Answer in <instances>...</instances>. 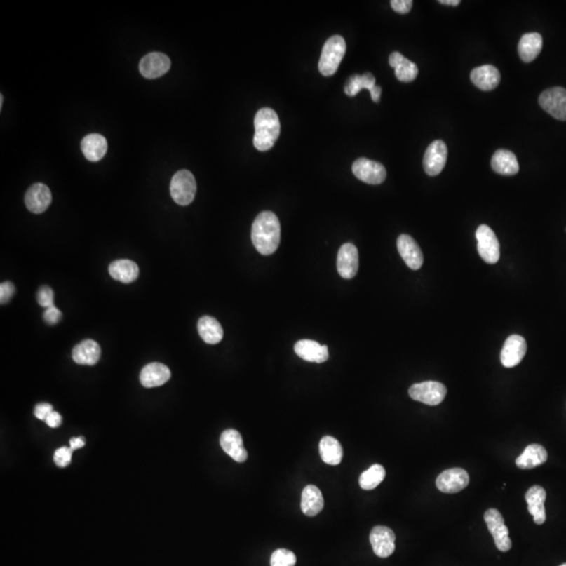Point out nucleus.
Returning a JSON list of instances; mask_svg holds the SVG:
<instances>
[{
	"label": "nucleus",
	"mask_w": 566,
	"mask_h": 566,
	"mask_svg": "<svg viewBox=\"0 0 566 566\" xmlns=\"http://www.w3.org/2000/svg\"><path fill=\"white\" fill-rule=\"evenodd\" d=\"M448 159V148L442 140L430 144L424 156V170L430 177H436L444 170Z\"/></svg>",
	"instance_id": "8"
},
{
	"label": "nucleus",
	"mask_w": 566,
	"mask_h": 566,
	"mask_svg": "<svg viewBox=\"0 0 566 566\" xmlns=\"http://www.w3.org/2000/svg\"><path fill=\"white\" fill-rule=\"evenodd\" d=\"M199 336L208 344H217L224 338V330L215 318L203 316L197 324Z\"/></svg>",
	"instance_id": "32"
},
{
	"label": "nucleus",
	"mask_w": 566,
	"mask_h": 566,
	"mask_svg": "<svg viewBox=\"0 0 566 566\" xmlns=\"http://www.w3.org/2000/svg\"><path fill=\"white\" fill-rule=\"evenodd\" d=\"M110 276L114 281L123 283H131L137 281L140 274V269L135 262L129 260H120L112 262L109 266Z\"/></svg>",
	"instance_id": "30"
},
{
	"label": "nucleus",
	"mask_w": 566,
	"mask_h": 566,
	"mask_svg": "<svg viewBox=\"0 0 566 566\" xmlns=\"http://www.w3.org/2000/svg\"><path fill=\"white\" fill-rule=\"evenodd\" d=\"M220 447L237 463H245L247 461L248 452L243 447L241 434L237 430L228 429L222 432L220 436Z\"/></svg>",
	"instance_id": "19"
},
{
	"label": "nucleus",
	"mask_w": 566,
	"mask_h": 566,
	"mask_svg": "<svg viewBox=\"0 0 566 566\" xmlns=\"http://www.w3.org/2000/svg\"><path fill=\"white\" fill-rule=\"evenodd\" d=\"M485 521L487 529L495 541L496 548L500 552H508L512 548L508 527L504 523V517L496 508H489L485 513Z\"/></svg>",
	"instance_id": "7"
},
{
	"label": "nucleus",
	"mask_w": 566,
	"mask_h": 566,
	"mask_svg": "<svg viewBox=\"0 0 566 566\" xmlns=\"http://www.w3.org/2000/svg\"><path fill=\"white\" fill-rule=\"evenodd\" d=\"M447 388L440 382L427 381L415 384L409 388V396L417 402L429 406H438L446 398Z\"/></svg>",
	"instance_id": "6"
},
{
	"label": "nucleus",
	"mask_w": 566,
	"mask_h": 566,
	"mask_svg": "<svg viewBox=\"0 0 566 566\" xmlns=\"http://www.w3.org/2000/svg\"><path fill=\"white\" fill-rule=\"evenodd\" d=\"M527 351L525 339L519 335H512L504 342L501 353H500V361L504 368H515L523 361Z\"/></svg>",
	"instance_id": "12"
},
{
	"label": "nucleus",
	"mask_w": 566,
	"mask_h": 566,
	"mask_svg": "<svg viewBox=\"0 0 566 566\" xmlns=\"http://www.w3.org/2000/svg\"><path fill=\"white\" fill-rule=\"evenodd\" d=\"M61 318H62V313L57 309L56 306H50L46 309V311L43 314V319L46 323L50 324V325H55V324L58 323L60 321Z\"/></svg>",
	"instance_id": "38"
},
{
	"label": "nucleus",
	"mask_w": 566,
	"mask_h": 566,
	"mask_svg": "<svg viewBox=\"0 0 566 566\" xmlns=\"http://www.w3.org/2000/svg\"><path fill=\"white\" fill-rule=\"evenodd\" d=\"M390 67L396 71V77L400 82H412L419 75V69L412 61L405 58L400 53L393 52L389 56Z\"/></svg>",
	"instance_id": "26"
},
{
	"label": "nucleus",
	"mask_w": 566,
	"mask_h": 566,
	"mask_svg": "<svg viewBox=\"0 0 566 566\" xmlns=\"http://www.w3.org/2000/svg\"><path fill=\"white\" fill-rule=\"evenodd\" d=\"M391 8L398 14H407L412 8V0H392Z\"/></svg>",
	"instance_id": "40"
},
{
	"label": "nucleus",
	"mask_w": 566,
	"mask_h": 566,
	"mask_svg": "<svg viewBox=\"0 0 566 566\" xmlns=\"http://www.w3.org/2000/svg\"><path fill=\"white\" fill-rule=\"evenodd\" d=\"M25 203L32 213H43L52 203V192L44 184H34L25 193Z\"/></svg>",
	"instance_id": "18"
},
{
	"label": "nucleus",
	"mask_w": 566,
	"mask_h": 566,
	"mask_svg": "<svg viewBox=\"0 0 566 566\" xmlns=\"http://www.w3.org/2000/svg\"><path fill=\"white\" fill-rule=\"evenodd\" d=\"M324 506L323 496L319 487L309 485L303 489L301 496V510L306 516L314 517L321 512Z\"/></svg>",
	"instance_id": "28"
},
{
	"label": "nucleus",
	"mask_w": 566,
	"mask_h": 566,
	"mask_svg": "<svg viewBox=\"0 0 566 566\" xmlns=\"http://www.w3.org/2000/svg\"><path fill=\"white\" fill-rule=\"evenodd\" d=\"M296 562L294 553L284 548L275 551L271 556V566H295Z\"/></svg>",
	"instance_id": "35"
},
{
	"label": "nucleus",
	"mask_w": 566,
	"mask_h": 566,
	"mask_svg": "<svg viewBox=\"0 0 566 566\" xmlns=\"http://www.w3.org/2000/svg\"><path fill=\"white\" fill-rule=\"evenodd\" d=\"M171 61L162 53H150L142 58L140 72L147 79H156L165 75L170 69Z\"/></svg>",
	"instance_id": "16"
},
{
	"label": "nucleus",
	"mask_w": 566,
	"mask_h": 566,
	"mask_svg": "<svg viewBox=\"0 0 566 566\" xmlns=\"http://www.w3.org/2000/svg\"><path fill=\"white\" fill-rule=\"evenodd\" d=\"M398 251L405 264L411 270H419L424 264V255L417 241L407 234H402L396 241Z\"/></svg>",
	"instance_id": "15"
},
{
	"label": "nucleus",
	"mask_w": 566,
	"mask_h": 566,
	"mask_svg": "<svg viewBox=\"0 0 566 566\" xmlns=\"http://www.w3.org/2000/svg\"><path fill=\"white\" fill-rule=\"evenodd\" d=\"M53 411H54V409H53L52 405L48 404V403H40V404H38L37 406L35 407L34 415H35V417H37L38 419L46 421L48 415H50Z\"/></svg>",
	"instance_id": "41"
},
{
	"label": "nucleus",
	"mask_w": 566,
	"mask_h": 566,
	"mask_svg": "<svg viewBox=\"0 0 566 566\" xmlns=\"http://www.w3.org/2000/svg\"><path fill=\"white\" fill-rule=\"evenodd\" d=\"M560 566H566V563H565V565H560Z\"/></svg>",
	"instance_id": "45"
},
{
	"label": "nucleus",
	"mask_w": 566,
	"mask_h": 566,
	"mask_svg": "<svg viewBox=\"0 0 566 566\" xmlns=\"http://www.w3.org/2000/svg\"><path fill=\"white\" fill-rule=\"evenodd\" d=\"M295 353L301 359L313 363H324L328 359V349L313 340H300L295 344Z\"/></svg>",
	"instance_id": "22"
},
{
	"label": "nucleus",
	"mask_w": 566,
	"mask_h": 566,
	"mask_svg": "<svg viewBox=\"0 0 566 566\" xmlns=\"http://www.w3.org/2000/svg\"><path fill=\"white\" fill-rule=\"evenodd\" d=\"M470 477L466 470L461 468H452L438 475L436 487L443 493H459L469 485Z\"/></svg>",
	"instance_id": "11"
},
{
	"label": "nucleus",
	"mask_w": 566,
	"mask_h": 566,
	"mask_svg": "<svg viewBox=\"0 0 566 566\" xmlns=\"http://www.w3.org/2000/svg\"><path fill=\"white\" fill-rule=\"evenodd\" d=\"M548 461V452L541 445L532 444L527 446L520 457H517L516 466L519 469H533L544 465Z\"/></svg>",
	"instance_id": "29"
},
{
	"label": "nucleus",
	"mask_w": 566,
	"mask_h": 566,
	"mask_svg": "<svg viewBox=\"0 0 566 566\" xmlns=\"http://www.w3.org/2000/svg\"><path fill=\"white\" fill-rule=\"evenodd\" d=\"M475 236L477 250L483 262L489 264H497L500 258V245L494 231L487 224H480L477 228Z\"/></svg>",
	"instance_id": "5"
},
{
	"label": "nucleus",
	"mask_w": 566,
	"mask_h": 566,
	"mask_svg": "<svg viewBox=\"0 0 566 566\" xmlns=\"http://www.w3.org/2000/svg\"><path fill=\"white\" fill-rule=\"evenodd\" d=\"M255 135H254V146L260 151H267L276 143L281 135V121L276 112L272 108H262L256 114Z\"/></svg>",
	"instance_id": "2"
},
{
	"label": "nucleus",
	"mask_w": 566,
	"mask_h": 566,
	"mask_svg": "<svg viewBox=\"0 0 566 566\" xmlns=\"http://www.w3.org/2000/svg\"><path fill=\"white\" fill-rule=\"evenodd\" d=\"M14 284L10 283V281H6V283L0 284V301H1V304L8 303L11 298L14 296Z\"/></svg>",
	"instance_id": "39"
},
{
	"label": "nucleus",
	"mask_w": 566,
	"mask_h": 566,
	"mask_svg": "<svg viewBox=\"0 0 566 566\" xmlns=\"http://www.w3.org/2000/svg\"><path fill=\"white\" fill-rule=\"evenodd\" d=\"M195 193L196 181L190 171L181 170L173 175L170 183V194L177 205H190L194 199Z\"/></svg>",
	"instance_id": "4"
},
{
	"label": "nucleus",
	"mask_w": 566,
	"mask_h": 566,
	"mask_svg": "<svg viewBox=\"0 0 566 566\" xmlns=\"http://www.w3.org/2000/svg\"><path fill=\"white\" fill-rule=\"evenodd\" d=\"M44 422H46L48 427L58 428L59 426L62 424V417H61V415H59L58 412H56V411H53V412L48 415V419Z\"/></svg>",
	"instance_id": "42"
},
{
	"label": "nucleus",
	"mask_w": 566,
	"mask_h": 566,
	"mask_svg": "<svg viewBox=\"0 0 566 566\" xmlns=\"http://www.w3.org/2000/svg\"><path fill=\"white\" fill-rule=\"evenodd\" d=\"M337 269L342 278L351 279L359 270V252L353 243H345L340 248L337 258Z\"/></svg>",
	"instance_id": "14"
},
{
	"label": "nucleus",
	"mask_w": 566,
	"mask_h": 566,
	"mask_svg": "<svg viewBox=\"0 0 566 566\" xmlns=\"http://www.w3.org/2000/svg\"><path fill=\"white\" fill-rule=\"evenodd\" d=\"M546 499V492L540 485H533L525 494L527 508L530 514L533 516L534 523L536 525H541L546 523V514L544 502Z\"/></svg>",
	"instance_id": "21"
},
{
	"label": "nucleus",
	"mask_w": 566,
	"mask_h": 566,
	"mask_svg": "<svg viewBox=\"0 0 566 566\" xmlns=\"http://www.w3.org/2000/svg\"><path fill=\"white\" fill-rule=\"evenodd\" d=\"M37 301L42 307L54 306V292L50 286L43 285L38 290Z\"/></svg>",
	"instance_id": "36"
},
{
	"label": "nucleus",
	"mask_w": 566,
	"mask_h": 566,
	"mask_svg": "<svg viewBox=\"0 0 566 566\" xmlns=\"http://www.w3.org/2000/svg\"><path fill=\"white\" fill-rule=\"evenodd\" d=\"M544 40L539 33H527L521 37L518 43V54L523 62L535 60L542 50Z\"/></svg>",
	"instance_id": "25"
},
{
	"label": "nucleus",
	"mask_w": 566,
	"mask_h": 566,
	"mask_svg": "<svg viewBox=\"0 0 566 566\" xmlns=\"http://www.w3.org/2000/svg\"><path fill=\"white\" fill-rule=\"evenodd\" d=\"M362 90H368L372 95V101L379 103L381 99V86H376V78L372 74L365 73L364 75H353L347 80L344 86L345 94L349 97H355Z\"/></svg>",
	"instance_id": "17"
},
{
	"label": "nucleus",
	"mask_w": 566,
	"mask_h": 566,
	"mask_svg": "<svg viewBox=\"0 0 566 566\" xmlns=\"http://www.w3.org/2000/svg\"><path fill=\"white\" fill-rule=\"evenodd\" d=\"M470 78L472 83L479 90L489 92L495 90L499 86L501 76L497 67L485 65L473 69Z\"/></svg>",
	"instance_id": "20"
},
{
	"label": "nucleus",
	"mask_w": 566,
	"mask_h": 566,
	"mask_svg": "<svg viewBox=\"0 0 566 566\" xmlns=\"http://www.w3.org/2000/svg\"><path fill=\"white\" fill-rule=\"evenodd\" d=\"M346 52V42L341 36H332L322 48L319 60V71L323 76H332L339 69Z\"/></svg>",
	"instance_id": "3"
},
{
	"label": "nucleus",
	"mask_w": 566,
	"mask_h": 566,
	"mask_svg": "<svg viewBox=\"0 0 566 566\" xmlns=\"http://www.w3.org/2000/svg\"><path fill=\"white\" fill-rule=\"evenodd\" d=\"M492 169L498 175H515L519 173V163L516 156L510 150L499 149L493 154Z\"/></svg>",
	"instance_id": "24"
},
{
	"label": "nucleus",
	"mask_w": 566,
	"mask_h": 566,
	"mask_svg": "<svg viewBox=\"0 0 566 566\" xmlns=\"http://www.w3.org/2000/svg\"><path fill=\"white\" fill-rule=\"evenodd\" d=\"M386 471L383 466L374 465L360 475V487L363 490H374L385 478Z\"/></svg>",
	"instance_id": "34"
},
{
	"label": "nucleus",
	"mask_w": 566,
	"mask_h": 566,
	"mask_svg": "<svg viewBox=\"0 0 566 566\" xmlns=\"http://www.w3.org/2000/svg\"><path fill=\"white\" fill-rule=\"evenodd\" d=\"M440 4H445V6H457L461 1L459 0H440Z\"/></svg>",
	"instance_id": "44"
},
{
	"label": "nucleus",
	"mask_w": 566,
	"mask_h": 566,
	"mask_svg": "<svg viewBox=\"0 0 566 566\" xmlns=\"http://www.w3.org/2000/svg\"><path fill=\"white\" fill-rule=\"evenodd\" d=\"M539 105L553 118L566 121V90L552 88L544 90L539 97Z\"/></svg>",
	"instance_id": "10"
},
{
	"label": "nucleus",
	"mask_w": 566,
	"mask_h": 566,
	"mask_svg": "<svg viewBox=\"0 0 566 566\" xmlns=\"http://www.w3.org/2000/svg\"><path fill=\"white\" fill-rule=\"evenodd\" d=\"M100 345L94 340H84L73 349V360L80 365L93 366L99 362Z\"/></svg>",
	"instance_id": "27"
},
{
	"label": "nucleus",
	"mask_w": 566,
	"mask_h": 566,
	"mask_svg": "<svg viewBox=\"0 0 566 566\" xmlns=\"http://www.w3.org/2000/svg\"><path fill=\"white\" fill-rule=\"evenodd\" d=\"M170 370L162 363H150L142 370L140 381L146 388L159 387L170 379Z\"/></svg>",
	"instance_id": "23"
},
{
	"label": "nucleus",
	"mask_w": 566,
	"mask_h": 566,
	"mask_svg": "<svg viewBox=\"0 0 566 566\" xmlns=\"http://www.w3.org/2000/svg\"><path fill=\"white\" fill-rule=\"evenodd\" d=\"M320 457L324 463L337 466L343 459V449L338 440L332 436H324L319 445Z\"/></svg>",
	"instance_id": "33"
},
{
	"label": "nucleus",
	"mask_w": 566,
	"mask_h": 566,
	"mask_svg": "<svg viewBox=\"0 0 566 566\" xmlns=\"http://www.w3.org/2000/svg\"><path fill=\"white\" fill-rule=\"evenodd\" d=\"M565 231H566V229H565Z\"/></svg>",
	"instance_id": "46"
},
{
	"label": "nucleus",
	"mask_w": 566,
	"mask_h": 566,
	"mask_svg": "<svg viewBox=\"0 0 566 566\" xmlns=\"http://www.w3.org/2000/svg\"><path fill=\"white\" fill-rule=\"evenodd\" d=\"M84 156L90 162H97L104 158L107 151V141L99 133L86 135L81 142Z\"/></svg>",
	"instance_id": "31"
},
{
	"label": "nucleus",
	"mask_w": 566,
	"mask_h": 566,
	"mask_svg": "<svg viewBox=\"0 0 566 566\" xmlns=\"http://www.w3.org/2000/svg\"><path fill=\"white\" fill-rule=\"evenodd\" d=\"M353 173L357 179L370 185H379L385 181V167L375 161L360 158L353 164Z\"/></svg>",
	"instance_id": "9"
},
{
	"label": "nucleus",
	"mask_w": 566,
	"mask_h": 566,
	"mask_svg": "<svg viewBox=\"0 0 566 566\" xmlns=\"http://www.w3.org/2000/svg\"><path fill=\"white\" fill-rule=\"evenodd\" d=\"M281 227L278 217L273 212H262L252 226V241L262 255L269 256L278 249Z\"/></svg>",
	"instance_id": "1"
},
{
	"label": "nucleus",
	"mask_w": 566,
	"mask_h": 566,
	"mask_svg": "<svg viewBox=\"0 0 566 566\" xmlns=\"http://www.w3.org/2000/svg\"><path fill=\"white\" fill-rule=\"evenodd\" d=\"M370 544L375 554L379 558H387L396 550V535L389 527L377 525L370 532Z\"/></svg>",
	"instance_id": "13"
},
{
	"label": "nucleus",
	"mask_w": 566,
	"mask_h": 566,
	"mask_svg": "<svg viewBox=\"0 0 566 566\" xmlns=\"http://www.w3.org/2000/svg\"><path fill=\"white\" fill-rule=\"evenodd\" d=\"M73 450L67 447L57 449L55 451L54 461L58 467L65 468L71 464Z\"/></svg>",
	"instance_id": "37"
},
{
	"label": "nucleus",
	"mask_w": 566,
	"mask_h": 566,
	"mask_svg": "<svg viewBox=\"0 0 566 566\" xmlns=\"http://www.w3.org/2000/svg\"><path fill=\"white\" fill-rule=\"evenodd\" d=\"M84 445H86V442H84L83 438H74L69 440V448L73 451L82 448V447H84Z\"/></svg>",
	"instance_id": "43"
}]
</instances>
